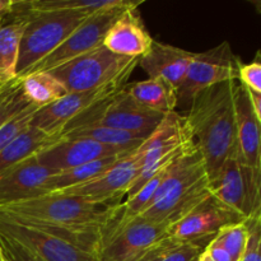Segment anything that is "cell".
I'll use <instances>...</instances> for the list:
<instances>
[{
  "label": "cell",
  "instance_id": "8",
  "mask_svg": "<svg viewBox=\"0 0 261 261\" xmlns=\"http://www.w3.org/2000/svg\"><path fill=\"white\" fill-rule=\"evenodd\" d=\"M121 213V212H120ZM170 224L154 223L142 217L119 218L97 252L98 261H138L167 237Z\"/></svg>",
  "mask_w": 261,
  "mask_h": 261
},
{
  "label": "cell",
  "instance_id": "26",
  "mask_svg": "<svg viewBox=\"0 0 261 261\" xmlns=\"http://www.w3.org/2000/svg\"><path fill=\"white\" fill-rule=\"evenodd\" d=\"M61 137L88 138L94 142L101 143V144L110 145V147L127 148V149H135V148L140 147L149 138L111 129V127L101 126V125H82V126L73 127V129L64 133Z\"/></svg>",
  "mask_w": 261,
  "mask_h": 261
},
{
  "label": "cell",
  "instance_id": "16",
  "mask_svg": "<svg viewBox=\"0 0 261 261\" xmlns=\"http://www.w3.org/2000/svg\"><path fill=\"white\" fill-rule=\"evenodd\" d=\"M138 8H127L112 23L102 43L107 50L132 59H140L149 51L154 38L145 28Z\"/></svg>",
  "mask_w": 261,
  "mask_h": 261
},
{
  "label": "cell",
  "instance_id": "38",
  "mask_svg": "<svg viewBox=\"0 0 261 261\" xmlns=\"http://www.w3.org/2000/svg\"><path fill=\"white\" fill-rule=\"evenodd\" d=\"M5 259H4V255H3V251H2V249H0V261H4Z\"/></svg>",
  "mask_w": 261,
  "mask_h": 261
},
{
  "label": "cell",
  "instance_id": "12",
  "mask_svg": "<svg viewBox=\"0 0 261 261\" xmlns=\"http://www.w3.org/2000/svg\"><path fill=\"white\" fill-rule=\"evenodd\" d=\"M126 83H115L87 92H71L32 115L30 126L48 135H61L71 121L111 97Z\"/></svg>",
  "mask_w": 261,
  "mask_h": 261
},
{
  "label": "cell",
  "instance_id": "9",
  "mask_svg": "<svg viewBox=\"0 0 261 261\" xmlns=\"http://www.w3.org/2000/svg\"><path fill=\"white\" fill-rule=\"evenodd\" d=\"M241 60L233 53L228 41L203 53H194L185 78L177 91V106H188L203 89L223 82L237 81Z\"/></svg>",
  "mask_w": 261,
  "mask_h": 261
},
{
  "label": "cell",
  "instance_id": "14",
  "mask_svg": "<svg viewBox=\"0 0 261 261\" xmlns=\"http://www.w3.org/2000/svg\"><path fill=\"white\" fill-rule=\"evenodd\" d=\"M132 150L134 149L110 147L88 138L61 137L55 143L36 153L35 158L51 172H60L101 158L126 154Z\"/></svg>",
  "mask_w": 261,
  "mask_h": 261
},
{
  "label": "cell",
  "instance_id": "1",
  "mask_svg": "<svg viewBox=\"0 0 261 261\" xmlns=\"http://www.w3.org/2000/svg\"><path fill=\"white\" fill-rule=\"evenodd\" d=\"M234 82H223L196 93L185 115L194 144L203 155L211 182L236 148Z\"/></svg>",
  "mask_w": 261,
  "mask_h": 261
},
{
  "label": "cell",
  "instance_id": "5",
  "mask_svg": "<svg viewBox=\"0 0 261 261\" xmlns=\"http://www.w3.org/2000/svg\"><path fill=\"white\" fill-rule=\"evenodd\" d=\"M193 143L185 115L176 111L166 115L157 129L142 144L139 172L127 189V199L135 195L155 173L172 165Z\"/></svg>",
  "mask_w": 261,
  "mask_h": 261
},
{
  "label": "cell",
  "instance_id": "29",
  "mask_svg": "<svg viewBox=\"0 0 261 261\" xmlns=\"http://www.w3.org/2000/svg\"><path fill=\"white\" fill-rule=\"evenodd\" d=\"M0 249L7 261H43L20 242L0 234Z\"/></svg>",
  "mask_w": 261,
  "mask_h": 261
},
{
  "label": "cell",
  "instance_id": "19",
  "mask_svg": "<svg viewBox=\"0 0 261 261\" xmlns=\"http://www.w3.org/2000/svg\"><path fill=\"white\" fill-rule=\"evenodd\" d=\"M193 54L191 51L154 40L149 51L139 59L138 65L147 73L148 78L162 79L178 91Z\"/></svg>",
  "mask_w": 261,
  "mask_h": 261
},
{
  "label": "cell",
  "instance_id": "33",
  "mask_svg": "<svg viewBox=\"0 0 261 261\" xmlns=\"http://www.w3.org/2000/svg\"><path fill=\"white\" fill-rule=\"evenodd\" d=\"M176 244H178V242L172 241V240L168 239L167 236L165 240H162L160 244H157L154 247H152L149 251L145 252L138 261H161L162 257L165 256L166 252H167L171 247L175 246Z\"/></svg>",
  "mask_w": 261,
  "mask_h": 261
},
{
  "label": "cell",
  "instance_id": "11",
  "mask_svg": "<svg viewBox=\"0 0 261 261\" xmlns=\"http://www.w3.org/2000/svg\"><path fill=\"white\" fill-rule=\"evenodd\" d=\"M125 9L127 8L107 10V12L89 15L58 48H55L50 55L46 56L18 78H23L31 73L50 71L101 46L109 28Z\"/></svg>",
  "mask_w": 261,
  "mask_h": 261
},
{
  "label": "cell",
  "instance_id": "7",
  "mask_svg": "<svg viewBox=\"0 0 261 261\" xmlns=\"http://www.w3.org/2000/svg\"><path fill=\"white\" fill-rule=\"evenodd\" d=\"M165 116L166 115L138 106L130 98L124 86L111 97L76 117L64 129L61 135L68 130L82 125H101L148 138L157 129Z\"/></svg>",
  "mask_w": 261,
  "mask_h": 261
},
{
  "label": "cell",
  "instance_id": "17",
  "mask_svg": "<svg viewBox=\"0 0 261 261\" xmlns=\"http://www.w3.org/2000/svg\"><path fill=\"white\" fill-rule=\"evenodd\" d=\"M236 145L240 157L249 167L261 170L260 120L255 116L246 87L239 82L233 86Z\"/></svg>",
  "mask_w": 261,
  "mask_h": 261
},
{
  "label": "cell",
  "instance_id": "3",
  "mask_svg": "<svg viewBox=\"0 0 261 261\" xmlns=\"http://www.w3.org/2000/svg\"><path fill=\"white\" fill-rule=\"evenodd\" d=\"M13 12L22 13L27 18L20 42L17 78L50 55L89 17L75 12H28L22 2H15Z\"/></svg>",
  "mask_w": 261,
  "mask_h": 261
},
{
  "label": "cell",
  "instance_id": "27",
  "mask_svg": "<svg viewBox=\"0 0 261 261\" xmlns=\"http://www.w3.org/2000/svg\"><path fill=\"white\" fill-rule=\"evenodd\" d=\"M249 239L250 223L246 221L224 227L212 240L228 252L232 261H241L246 252Z\"/></svg>",
  "mask_w": 261,
  "mask_h": 261
},
{
  "label": "cell",
  "instance_id": "20",
  "mask_svg": "<svg viewBox=\"0 0 261 261\" xmlns=\"http://www.w3.org/2000/svg\"><path fill=\"white\" fill-rule=\"evenodd\" d=\"M27 18L22 13L13 12L0 19V79L8 82L17 78V66L22 36Z\"/></svg>",
  "mask_w": 261,
  "mask_h": 261
},
{
  "label": "cell",
  "instance_id": "30",
  "mask_svg": "<svg viewBox=\"0 0 261 261\" xmlns=\"http://www.w3.org/2000/svg\"><path fill=\"white\" fill-rule=\"evenodd\" d=\"M237 82L246 87L249 91L261 93V61L260 53L256 54L254 61L249 64H242L239 68Z\"/></svg>",
  "mask_w": 261,
  "mask_h": 261
},
{
  "label": "cell",
  "instance_id": "34",
  "mask_svg": "<svg viewBox=\"0 0 261 261\" xmlns=\"http://www.w3.org/2000/svg\"><path fill=\"white\" fill-rule=\"evenodd\" d=\"M204 250L211 255L212 259L214 261H232L228 252H227L223 247L219 246L218 244H216L213 240H211V241L206 244V246L204 247Z\"/></svg>",
  "mask_w": 261,
  "mask_h": 261
},
{
  "label": "cell",
  "instance_id": "2",
  "mask_svg": "<svg viewBox=\"0 0 261 261\" xmlns=\"http://www.w3.org/2000/svg\"><path fill=\"white\" fill-rule=\"evenodd\" d=\"M211 194V181L203 155L190 144L175 161L139 217L154 223L172 224Z\"/></svg>",
  "mask_w": 261,
  "mask_h": 261
},
{
  "label": "cell",
  "instance_id": "42",
  "mask_svg": "<svg viewBox=\"0 0 261 261\" xmlns=\"http://www.w3.org/2000/svg\"><path fill=\"white\" fill-rule=\"evenodd\" d=\"M4 261H7V260H4Z\"/></svg>",
  "mask_w": 261,
  "mask_h": 261
},
{
  "label": "cell",
  "instance_id": "10",
  "mask_svg": "<svg viewBox=\"0 0 261 261\" xmlns=\"http://www.w3.org/2000/svg\"><path fill=\"white\" fill-rule=\"evenodd\" d=\"M246 221L244 216L222 204L211 191L182 218L168 226L167 236L178 244L196 242L206 246L222 228Z\"/></svg>",
  "mask_w": 261,
  "mask_h": 261
},
{
  "label": "cell",
  "instance_id": "31",
  "mask_svg": "<svg viewBox=\"0 0 261 261\" xmlns=\"http://www.w3.org/2000/svg\"><path fill=\"white\" fill-rule=\"evenodd\" d=\"M203 250V245L196 244V242L176 244L166 252L161 261H194L198 259Z\"/></svg>",
  "mask_w": 261,
  "mask_h": 261
},
{
  "label": "cell",
  "instance_id": "4",
  "mask_svg": "<svg viewBox=\"0 0 261 261\" xmlns=\"http://www.w3.org/2000/svg\"><path fill=\"white\" fill-rule=\"evenodd\" d=\"M139 59L125 58L107 50L103 45L50 70L69 93L87 92L115 83H127Z\"/></svg>",
  "mask_w": 261,
  "mask_h": 261
},
{
  "label": "cell",
  "instance_id": "24",
  "mask_svg": "<svg viewBox=\"0 0 261 261\" xmlns=\"http://www.w3.org/2000/svg\"><path fill=\"white\" fill-rule=\"evenodd\" d=\"M142 2L134 0H30L22 2L28 12H75L96 14L112 9L139 7Z\"/></svg>",
  "mask_w": 261,
  "mask_h": 261
},
{
  "label": "cell",
  "instance_id": "37",
  "mask_svg": "<svg viewBox=\"0 0 261 261\" xmlns=\"http://www.w3.org/2000/svg\"><path fill=\"white\" fill-rule=\"evenodd\" d=\"M196 261H214V260L212 259V256L205 251V250H203V251L200 252V255L198 256V259H196Z\"/></svg>",
  "mask_w": 261,
  "mask_h": 261
},
{
  "label": "cell",
  "instance_id": "23",
  "mask_svg": "<svg viewBox=\"0 0 261 261\" xmlns=\"http://www.w3.org/2000/svg\"><path fill=\"white\" fill-rule=\"evenodd\" d=\"M124 155L125 154L111 155V157L101 158V160L84 163V165L60 171V172H54L53 175L48 176L47 180L43 184L42 189H41V195L47 193H56V191L71 188V186L88 182V181L93 180V178L98 177L99 175L106 172L111 166H114Z\"/></svg>",
  "mask_w": 261,
  "mask_h": 261
},
{
  "label": "cell",
  "instance_id": "35",
  "mask_svg": "<svg viewBox=\"0 0 261 261\" xmlns=\"http://www.w3.org/2000/svg\"><path fill=\"white\" fill-rule=\"evenodd\" d=\"M249 98H250V103H251L252 110H254L255 116L261 121V93H256V92L249 91Z\"/></svg>",
  "mask_w": 261,
  "mask_h": 261
},
{
  "label": "cell",
  "instance_id": "36",
  "mask_svg": "<svg viewBox=\"0 0 261 261\" xmlns=\"http://www.w3.org/2000/svg\"><path fill=\"white\" fill-rule=\"evenodd\" d=\"M15 0H0V19L12 14L14 10Z\"/></svg>",
  "mask_w": 261,
  "mask_h": 261
},
{
  "label": "cell",
  "instance_id": "32",
  "mask_svg": "<svg viewBox=\"0 0 261 261\" xmlns=\"http://www.w3.org/2000/svg\"><path fill=\"white\" fill-rule=\"evenodd\" d=\"M247 221L250 223V239L241 261H261V218Z\"/></svg>",
  "mask_w": 261,
  "mask_h": 261
},
{
  "label": "cell",
  "instance_id": "41",
  "mask_svg": "<svg viewBox=\"0 0 261 261\" xmlns=\"http://www.w3.org/2000/svg\"><path fill=\"white\" fill-rule=\"evenodd\" d=\"M194 261H196V259H195V260H194Z\"/></svg>",
  "mask_w": 261,
  "mask_h": 261
},
{
  "label": "cell",
  "instance_id": "39",
  "mask_svg": "<svg viewBox=\"0 0 261 261\" xmlns=\"http://www.w3.org/2000/svg\"><path fill=\"white\" fill-rule=\"evenodd\" d=\"M4 83H7V82H4V81H0V87H2L3 84H4Z\"/></svg>",
  "mask_w": 261,
  "mask_h": 261
},
{
  "label": "cell",
  "instance_id": "22",
  "mask_svg": "<svg viewBox=\"0 0 261 261\" xmlns=\"http://www.w3.org/2000/svg\"><path fill=\"white\" fill-rule=\"evenodd\" d=\"M60 138L61 135H48L28 125L7 147L0 150V176Z\"/></svg>",
  "mask_w": 261,
  "mask_h": 261
},
{
  "label": "cell",
  "instance_id": "13",
  "mask_svg": "<svg viewBox=\"0 0 261 261\" xmlns=\"http://www.w3.org/2000/svg\"><path fill=\"white\" fill-rule=\"evenodd\" d=\"M140 148L142 145L120 158L114 166H111L98 177L56 193L87 199L93 203L105 204V205L117 204L114 201L126 195L127 189L130 188L139 172Z\"/></svg>",
  "mask_w": 261,
  "mask_h": 261
},
{
  "label": "cell",
  "instance_id": "6",
  "mask_svg": "<svg viewBox=\"0 0 261 261\" xmlns=\"http://www.w3.org/2000/svg\"><path fill=\"white\" fill-rule=\"evenodd\" d=\"M211 191L246 219L261 218V170L249 167L241 160L237 145L211 182Z\"/></svg>",
  "mask_w": 261,
  "mask_h": 261
},
{
  "label": "cell",
  "instance_id": "28",
  "mask_svg": "<svg viewBox=\"0 0 261 261\" xmlns=\"http://www.w3.org/2000/svg\"><path fill=\"white\" fill-rule=\"evenodd\" d=\"M30 106L31 103L25 99L20 89L19 78L3 84L0 87V127Z\"/></svg>",
  "mask_w": 261,
  "mask_h": 261
},
{
  "label": "cell",
  "instance_id": "15",
  "mask_svg": "<svg viewBox=\"0 0 261 261\" xmlns=\"http://www.w3.org/2000/svg\"><path fill=\"white\" fill-rule=\"evenodd\" d=\"M0 234L20 242L43 261H98L96 255L70 242L20 224L0 213Z\"/></svg>",
  "mask_w": 261,
  "mask_h": 261
},
{
  "label": "cell",
  "instance_id": "18",
  "mask_svg": "<svg viewBox=\"0 0 261 261\" xmlns=\"http://www.w3.org/2000/svg\"><path fill=\"white\" fill-rule=\"evenodd\" d=\"M53 173L36 161L35 154L15 165L0 176V208L41 195L43 184Z\"/></svg>",
  "mask_w": 261,
  "mask_h": 261
},
{
  "label": "cell",
  "instance_id": "40",
  "mask_svg": "<svg viewBox=\"0 0 261 261\" xmlns=\"http://www.w3.org/2000/svg\"><path fill=\"white\" fill-rule=\"evenodd\" d=\"M0 81H3V79H0ZM5 82V81H4ZM8 82H9V81H8Z\"/></svg>",
  "mask_w": 261,
  "mask_h": 261
},
{
  "label": "cell",
  "instance_id": "21",
  "mask_svg": "<svg viewBox=\"0 0 261 261\" xmlns=\"http://www.w3.org/2000/svg\"><path fill=\"white\" fill-rule=\"evenodd\" d=\"M125 91L138 106L149 111L167 115L177 107V91L162 79L126 83Z\"/></svg>",
  "mask_w": 261,
  "mask_h": 261
},
{
  "label": "cell",
  "instance_id": "25",
  "mask_svg": "<svg viewBox=\"0 0 261 261\" xmlns=\"http://www.w3.org/2000/svg\"><path fill=\"white\" fill-rule=\"evenodd\" d=\"M20 79V89L28 102L37 109L48 106L69 93L50 71L31 73Z\"/></svg>",
  "mask_w": 261,
  "mask_h": 261
}]
</instances>
